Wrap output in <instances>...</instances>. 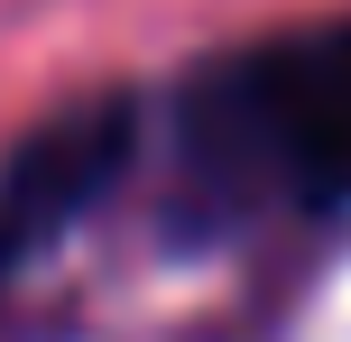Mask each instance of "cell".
Returning a JSON list of instances; mask_svg holds the SVG:
<instances>
[{"instance_id":"cell-1","label":"cell","mask_w":351,"mask_h":342,"mask_svg":"<svg viewBox=\"0 0 351 342\" xmlns=\"http://www.w3.org/2000/svg\"><path fill=\"white\" fill-rule=\"evenodd\" d=\"M185 176L222 213H342L351 204V19L287 28L185 84Z\"/></svg>"},{"instance_id":"cell-2","label":"cell","mask_w":351,"mask_h":342,"mask_svg":"<svg viewBox=\"0 0 351 342\" xmlns=\"http://www.w3.org/2000/svg\"><path fill=\"white\" fill-rule=\"evenodd\" d=\"M139 158V93L102 84L74 93L65 111L28 130V139L0 158V278H19L28 259H47L111 185Z\"/></svg>"}]
</instances>
